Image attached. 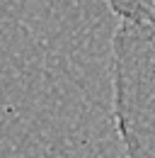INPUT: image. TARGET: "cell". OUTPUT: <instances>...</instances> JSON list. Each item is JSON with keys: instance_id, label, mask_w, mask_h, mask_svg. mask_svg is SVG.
<instances>
[{"instance_id": "1", "label": "cell", "mask_w": 155, "mask_h": 158, "mask_svg": "<svg viewBox=\"0 0 155 158\" xmlns=\"http://www.w3.org/2000/svg\"><path fill=\"white\" fill-rule=\"evenodd\" d=\"M109 49L114 129L126 156L155 158V22L121 20Z\"/></svg>"}, {"instance_id": "2", "label": "cell", "mask_w": 155, "mask_h": 158, "mask_svg": "<svg viewBox=\"0 0 155 158\" xmlns=\"http://www.w3.org/2000/svg\"><path fill=\"white\" fill-rule=\"evenodd\" d=\"M119 20L155 22V0H104Z\"/></svg>"}]
</instances>
